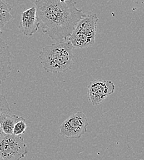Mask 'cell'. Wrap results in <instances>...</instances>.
<instances>
[{"label": "cell", "instance_id": "6da1fadb", "mask_svg": "<svg viewBox=\"0 0 144 160\" xmlns=\"http://www.w3.org/2000/svg\"><path fill=\"white\" fill-rule=\"evenodd\" d=\"M40 28L57 42L66 40L85 15L73 0H35Z\"/></svg>", "mask_w": 144, "mask_h": 160}, {"label": "cell", "instance_id": "7a4b0ae2", "mask_svg": "<svg viewBox=\"0 0 144 160\" xmlns=\"http://www.w3.org/2000/svg\"><path fill=\"white\" fill-rule=\"evenodd\" d=\"M73 48L67 39L44 46L39 58L43 68L49 73H62L74 64Z\"/></svg>", "mask_w": 144, "mask_h": 160}, {"label": "cell", "instance_id": "3957f363", "mask_svg": "<svg viewBox=\"0 0 144 160\" xmlns=\"http://www.w3.org/2000/svg\"><path fill=\"white\" fill-rule=\"evenodd\" d=\"M98 20L96 14H91L78 22L67 38L74 49H85L94 44Z\"/></svg>", "mask_w": 144, "mask_h": 160}, {"label": "cell", "instance_id": "277c9868", "mask_svg": "<svg viewBox=\"0 0 144 160\" xmlns=\"http://www.w3.org/2000/svg\"><path fill=\"white\" fill-rule=\"evenodd\" d=\"M27 153V147L21 136L6 135L0 141V155L4 160H21Z\"/></svg>", "mask_w": 144, "mask_h": 160}, {"label": "cell", "instance_id": "5b68a950", "mask_svg": "<svg viewBox=\"0 0 144 160\" xmlns=\"http://www.w3.org/2000/svg\"><path fill=\"white\" fill-rule=\"evenodd\" d=\"M89 121L86 115L79 111L70 115L60 126L59 133L62 137L67 139L80 138L87 132Z\"/></svg>", "mask_w": 144, "mask_h": 160}, {"label": "cell", "instance_id": "8992f818", "mask_svg": "<svg viewBox=\"0 0 144 160\" xmlns=\"http://www.w3.org/2000/svg\"><path fill=\"white\" fill-rule=\"evenodd\" d=\"M115 91V84L110 80H96L89 82L87 86L88 99L92 105L103 102Z\"/></svg>", "mask_w": 144, "mask_h": 160}, {"label": "cell", "instance_id": "52a82bcc", "mask_svg": "<svg viewBox=\"0 0 144 160\" xmlns=\"http://www.w3.org/2000/svg\"><path fill=\"white\" fill-rule=\"evenodd\" d=\"M19 28L23 34L27 37L32 36L40 29L39 23L37 18L35 6L22 12Z\"/></svg>", "mask_w": 144, "mask_h": 160}, {"label": "cell", "instance_id": "ba28073f", "mask_svg": "<svg viewBox=\"0 0 144 160\" xmlns=\"http://www.w3.org/2000/svg\"><path fill=\"white\" fill-rule=\"evenodd\" d=\"M11 70L12 63L9 47L0 37V84L7 78Z\"/></svg>", "mask_w": 144, "mask_h": 160}, {"label": "cell", "instance_id": "9c48e42d", "mask_svg": "<svg viewBox=\"0 0 144 160\" xmlns=\"http://www.w3.org/2000/svg\"><path fill=\"white\" fill-rule=\"evenodd\" d=\"M19 116L13 113L11 111L0 115V121L2 129L6 135L13 134L14 126Z\"/></svg>", "mask_w": 144, "mask_h": 160}, {"label": "cell", "instance_id": "30bf717a", "mask_svg": "<svg viewBox=\"0 0 144 160\" xmlns=\"http://www.w3.org/2000/svg\"><path fill=\"white\" fill-rule=\"evenodd\" d=\"M11 10V5L4 0H0V29L12 19Z\"/></svg>", "mask_w": 144, "mask_h": 160}, {"label": "cell", "instance_id": "8fae6325", "mask_svg": "<svg viewBox=\"0 0 144 160\" xmlns=\"http://www.w3.org/2000/svg\"><path fill=\"white\" fill-rule=\"evenodd\" d=\"M27 128V124L26 121L23 118L19 117L14 126L13 134L16 136H21L25 132Z\"/></svg>", "mask_w": 144, "mask_h": 160}, {"label": "cell", "instance_id": "7c38bea8", "mask_svg": "<svg viewBox=\"0 0 144 160\" xmlns=\"http://www.w3.org/2000/svg\"><path fill=\"white\" fill-rule=\"evenodd\" d=\"M10 111V106L6 97L0 94V115Z\"/></svg>", "mask_w": 144, "mask_h": 160}, {"label": "cell", "instance_id": "4fadbf2b", "mask_svg": "<svg viewBox=\"0 0 144 160\" xmlns=\"http://www.w3.org/2000/svg\"><path fill=\"white\" fill-rule=\"evenodd\" d=\"M6 136V134H4V132H3L2 128H1V121H0V141L2 140V139Z\"/></svg>", "mask_w": 144, "mask_h": 160}, {"label": "cell", "instance_id": "5bb4252c", "mask_svg": "<svg viewBox=\"0 0 144 160\" xmlns=\"http://www.w3.org/2000/svg\"><path fill=\"white\" fill-rule=\"evenodd\" d=\"M2 34V32L1 31V30L0 29V35H1Z\"/></svg>", "mask_w": 144, "mask_h": 160}, {"label": "cell", "instance_id": "9a60e30c", "mask_svg": "<svg viewBox=\"0 0 144 160\" xmlns=\"http://www.w3.org/2000/svg\"><path fill=\"white\" fill-rule=\"evenodd\" d=\"M0 160H4L2 159V158L1 157V155H0Z\"/></svg>", "mask_w": 144, "mask_h": 160}, {"label": "cell", "instance_id": "2e32d148", "mask_svg": "<svg viewBox=\"0 0 144 160\" xmlns=\"http://www.w3.org/2000/svg\"></svg>", "mask_w": 144, "mask_h": 160}]
</instances>
